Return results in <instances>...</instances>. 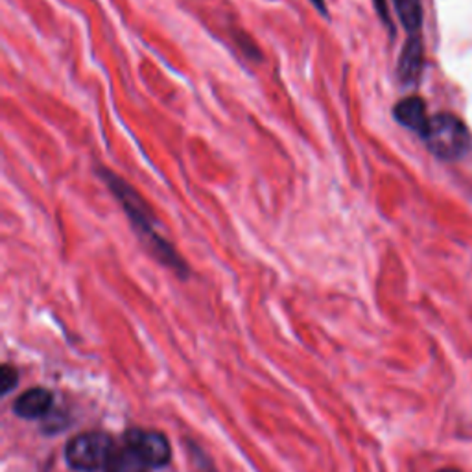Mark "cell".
Segmentation results:
<instances>
[{"label": "cell", "mask_w": 472, "mask_h": 472, "mask_svg": "<svg viewBox=\"0 0 472 472\" xmlns=\"http://www.w3.org/2000/svg\"><path fill=\"white\" fill-rule=\"evenodd\" d=\"M98 172H100L102 179L105 181V185L109 186V190L120 201V206L124 207V211L127 213L129 220L135 226V231H137V235L148 246L150 253L154 256H157L165 266L172 267L177 276L185 277L188 274L186 264L181 260L177 251L170 246V242L159 233L157 218L154 216L152 209L148 207L143 196L137 190H133L122 177L115 176L107 168H100Z\"/></svg>", "instance_id": "cell-1"}, {"label": "cell", "mask_w": 472, "mask_h": 472, "mask_svg": "<svg viewBox=\"0 0 472 472\" xmlns=\"http://www.w3.org/2000/svg\"><path fill=\"white\" fill-rule=\"evenodd\" d=\"M423 137L430 152L447 161L465 157L472 145L467 126L450 113H439L432 116Z\"/></svg>", "instance_id": "cell-2"}, {"label": "cell", "mask_w": 472, "mask_h": 472, "mask_svg": "<svg viewBox=\"0 0 472 472\" xmlns=\"http://www.w3.org/2000/svg\"><path fill=\"white\" fill-rule=\"evenodd\" d=\"M115 445L107 434L85 432L73 437L65 448V459L78 472L104 470Z\"/></svg>", "instance_id": "cell-3"}, {"label": "cell", "mask_w": 472, "mask_h": 472, "mask_svg": "<svg viewBox=\"0 0 472 472\" xmlns=\"http://www.w3.org/2000/svg\"><path fill=\"white\" fill-rule=\"evenodd\" d=\"M150 468L163 467L170 461L172 448L168 439L154 430L133 428L126 434V443Z\"/></svg>", "instance_id": "cell-4"}, {"label": "cell", "mask_w": 472, "mask_h": 472, "mask_svg": "<svg viewBox=\"0 0 472 472\" xmlns=\"http://www.w3.org/2000/svg\"><path fill=\"white\" fill-rule=\"evenodd\" d=\"M393 115H395V120L398 124H402L404 127H408V129H412L419 135H425V131L430 124V118H432L427 113V104L417 96H410V98L400 100L395 105Z\"/></svg>", "instance_id": "cell-5"}, {"label": "cell", "mask_w": 472, "mask_h": 472, "mask_svg": "<svg viewBox=\"0 0 472 472\" xmlns=\"http://www.w3.org/2000/svg\"><path fill=\"white\" fill-rule=\"evenodd\" d=\"M54 397L48 389L34 387L25 391L14 404V412L23 419H41L52 410Z\"/></svg>", "instance_id": "cell-6"}, {"label": "cell", "mask_w": 472, "mask_h": 472, "mask_svg": "<svg viewBox=\"0 0 472 472\" xmlns=\"http://www.w3.org/2000/svg\"><path fill=\"white\" fill-rule=\"evenodd\" d=\"M423 71V43L417 35H412L404 45L398 59V78L402 84H416Z\"/></svg>", "instance_id": "cell-7"}, {"label": "cell", "mask_w": 472, "mask_h": 472, "mask_svg": "<svg viewBox=\"0 0 472 472\" xmlns=\"http://www.w3.org/2000/svg\"><path fill=\"white\" fill-rule=\"evenodd\" d=\"M148 465L135 454L127 445L113 448L104 472H148Z\"/></svg>", "instance_id": "cell-8"}, {"label": "cell", "mask_w": 472, "mask_h": 472, "mask_svg": "<svg viewBox=\"0 0 472 472\" xmlns=\"http://www.w3.org/2000/svg\"><path fill=\"white\" fill-rule=\"evenodd\" d=\"M395 10L402 23V26L408 32H417L423 23V10L419 0H395Z\"/></svg>", "instance_id": "cell-9"}, {"label": "cell", "mask_w": 472, "mask_h": 472, "mask_svg": "<svg viewBox=\"0 0 472 472\" xmlns=\"http://www.w3.org/2000/svg\"><path fill=\"white\" fill-rule=\"evenodd\" d=\"M19 375L14 367L10 366H3V371H0V384H3V393H10L15 386H17Z\"/></svg>", "instance_id": "cell-10"}, {"label": "cell", "mask_w": 472, "mask_h": 472, "mask_svg": "<svg viewBox=\"0 0 472 472\" xmlns=\"http://www.w3.org/2000/svg\"><path fill=\"white\" fill-rule=\"evenodd\" d=\"M310 3L316 6V10H317L321 15H326V3H325V0H310Z\"/></svg>", "instance_id": "cell-11"}, {"label": "cell", "mask_w": 472, "mask_h": 472, "mask_svg": "<svg viewBox=\"0 0 472 472\" xmlns=\"http://www.w3.org/2000/svg\"><path fill=\"white\" fill-rule=\"evenodd\" d=\"M439 472H459L457 468H441Z\"/></svg>", "instance_id": "cell-12"}]
</instances>
